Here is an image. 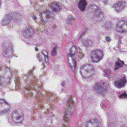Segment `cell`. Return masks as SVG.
<instances>
[{"mask_svg": "<svg viewBox=\"0 0 127 127\" xmlns=\"http://www.w3.org/2000/svg\"><path fill=\"white\" fill-rule=\"evenodd\" d=\"M127 83V80L125 77L121 78L114 82V84L117 88H121L123 87Z\"/></svg>", "mask_w": 127, "mask_h": 127, "instance_id": "30bf717a", "label": "cell"}, {"mask_svg": "<svg viewBox=\"0 0 127 127\" xmlns=\"http://www.w3.org/2000/svg\"><path fill=\"white\" fill-rule=\"evenodd\" d=\"M124 64V62L123 61H121V60H118L117 62L116 63V65H115V70L119 69L120 67L123 66Z\"/></svg>", "mask_w": 127, "mask_h": 127, "instance_id": "d6986e66", "label": "cell"}, {"mask_svg": "<svg viewBox=\"0 0 127 127\" xmlns=\"http://www.w3.org/2000/svg\"><path fill=\"white\" fill-rule=\"evenodd\" d=\"M126 6V3L124 2H119L117 3L114 5V8L117 11H120L122 10Z\"/></svg>", "mask_w": 127, "mask_h": 127, "instance_id": "8fae6325", "label": "cell"}, {"mask_svg": "<svg viewBox=\"0 0 127 127\" xmlns=\"http://www.w3.org/2000/svg\"><path fill=\"white\" fill-rule=\"evenodd\" d=\"M94 69L92 65L89 64L83 65L80 69V73L84 78L88 79L94 74Z\"/></svg>", "mask_w": 127, "mask_h": 127, "instance_id": "7a4b0ae2", "label": "cell"}, {"mask_svg": "<svg viewBox=\"0 0 127 127\" xmlns=\"http://www.w3.org/2000/svg\"><path fill=\"white\" fill-rule=\"evenodd\" d=\"M68 60H69V64L71 67L72 68H75V63L74 60L69 56L68 57Z\"/></svg>", "mask_w": 127, "mask_h": 127, "instance_id": "44dd1931", "label": "cell"}, {"mask_svg": "<svg viewBox=\"0 0 127 127\" xmlns=\"http://www.w3.org/2000/svg\"><path fill=\"white\" fill-rule=\"evenodd\" d=\"M77 49L75 46H73L70 50L69 53L71 56H74L76 52H77Z\"/></svg>", "mask_w": 127, "mask_h": 127, "instance_id": "ffe728a7", "label": "cell"}, {"mask_svg": "<svg viewBox=\"0 0 127 127\" xmlns=\"http://www.w3.org/2000/svg\"><path fill=\"white\" fill-rule=\"evenodd\" d=\"M85 127H100V123L96 119H91L86 123Z\"/></svg>", "mask_w": 127, "mask_h": 127, "instance_id": "9c48e42d", "label": "cell"}, {"mask_svg": "<svg viewBox=\"0 0 127 127\" xmlns=\"http://www.w3.org/2000/svg\"><path fill=\"white\" fill-rule=\"evenodd\" d=\"M11 77V71L8 68H6L1 73L0 78V84L1 86L7 85L10 81Z\"/></svg>", "mask_w": 127, "mask_h": 127, "instance_id": "3957f363", "label": "cell"}, {"mask_svg": "<svg viewBox=\"0 0 127 127\" xmlns=\"http://www.w3.org/2000/svg\"><path fill=\"white\" fill-rule=\"evenodd\" d=\"M12 119L14 122L20 123L23 122L24 119L23 112L20 109L15 110L12 113Z\"/></svg>", "mask_w": 127, "mask_h": 127, "instance_id": "277c9868", "label": "cell"}, {"mask_svg": "<svg viewBox=\"0 0 127 127\" xmlns=\"http://www.w3.org/2000/svg\"><path fill=\"white\" fill-rule=\"evenodd\" d=\"M4 56L6 57H10L13 55L12 49L10 47H8L4 51Z\"/></svg>", "mask_w": 127, "mask_h": 127, "instance_id": "2e32d148", "label": "cell"}, {"mask_svg": "<svg viewBox=\"0 0 127 127\" xmlns=\"http://www.w3.org/2000/svg\"><path fill=\"white\" fill-rule=\"evenodd\" d=\"M95 91L99 94H104L106 92V86L102 83H97L94 87Z\"/></svg>", "mask_w": 127, "mask_h": 127, "instance_id": "ba28073f", "label": "cell"}, {"mask_svg": "<svg viewBox=\"0 0 127 127\" xmlns=\"http://www.w3.org/2000/svg\"><path fill=\"white\" fill-rule=\"evenodd\" d=\"M11 19V17L10 15H6L2 21V24L4 26H6L10 23Z\"/></svg>", "mask_w": 127, "mask_h": 127, "instance_id": "e0dca14e", "label": "cell"}, {"mask_svg": "<svg viewBox=\"0 0 127 127\" xmlns=\"http://www.w3.org/2000/svg\"><path fill=\"white\" fill-rule=\"evenodd\" d=\"M82 43L86 47H90L93 44V42L91 40L88 39H85L82 41Z\"/></svg>", "mask_w": 127, "mask_h": 127, "instance_id": "ac0fdd59", "label": "cell"}, {"mask_svg": "<svg viewBox=\"0 0 127 127\" xmlns=\"http://www.w3.org/2000/svg\"><path fill=\"white\" fill-rule=\"evenodd\" d=\"M89 14L93 19L95 21H101L104 17V13L102 10L97 6L90 5L88 9Z\"/></svg>", "mask_w": 127, "mask_h": 127, "instance_id": "6da1fadb", "label": "cell"}, {"mask_svg": "<svg viewBox=\"0 0 127 127\" xmlns=\"http://www.w3.org/2000/svg\"><path fill=\"white\" fill-rule=\"evenodd\" d=\"M117 30L120 32H125L127 31V22L124 21L119 22L116 27Z\"/></svg>", "mask_w": 127, "mask_h": 127, "instance_id": "52a82bcc", "label": "cell"}, {"mask_svg": "<svg viewBox=\"0 0 127 127\" xmlns=\"http://www.w3.org/2000/svg\"><path fill=\"white\" fill-rule=\"evenodd\" d=\"M34 33V31L32 29L30 28H28L24 30L23 34L25 37H30L33 35Z\"/></svg>", "mask_w": 127, "mask_h": 127, "instance_id": "5bb4252c", "label": "cell"}, {"mask_svg": "<svg viewBox=\"0 0 127 127\" xmlns=\"http://www.w3.org/2000/svg\"><path fill=\"white\" fill-rule=\"evenodd\" d=\"M87 5V1L84 0H82L79 1L78 4L79 8L82 11H84L86 9Z\"/></svg>", "mask_w": 127, "mask_h": 127, "instance_id": "9a60e30c", "label": "cell"}, {"mask_svg": "<svg viewBox=\"0 0 127 127\" xmlns=\"http://www.w3.org/2000/svg\"><path fill=\"white\" fill-rule=\"evenodd\" d=\"M53 15L50 12H43L41 14L42 19L44 21H47L51 20L52 18Z\"/></svg>", "mask_w": 127, "mask_h": 127, "instance_id": "7c38bea8", "label": "cell"}, {"mask_svg": "<svg viewBox=\"0 0 127 127\" xmlns=\"http://www.w3.org/2000/svg\"><path fill=\"white\" fill-rule=\"evenodd\" d=\"M50 8L53 11H58L61 10V5L58 2H53L50 4Z\"/></svg>", "mask_w": 127, "mask_h": 127, "instance_id": "4fadbf2b", "label": "cell"}, {"mask_svg": "<svg viewBox=\"0 0 127 127\" xmlns=\"http://www.w3.org/2000/svg\"><path fill=\"white\" fill-rule=\"evenodd\" d=\"M56 47H55L54 48H53V50L52 52V55L53 56H55L56 54V52H57V50H56Z\"/></svg>", "mask_w": 127, "mask_h": 127, "instance_id": "603a6c76", "label": "cell"}, {"mask_svg": "<svg viewBox=\"0 0 127 127\" xmlns=\"http://www.w3.org/2000/svg\"><path fill=\"white\" fill-rule=\"evenodd\" d=\"M104 56L102 51L100 50H93L91 53V58L94 62L97 63L102 60Z\"/></svg>", "mask_w": 127, "mask_h": 127, "instance_id": "5b68a950", "label": "cell"}, {"mask_svg": "<svg viewBox=\"0 0 127 127\" xmlns=\"http://www.w3.org/2000/svg\"><path fill=\"white\" fill-rule=\"evenodd\" d=\"M10 109V106L9 104L4 99H1L0 103V112L1 114L5 113Z\"/></svg>", "mask_w": 127, "mask_h": 127, "instance_id": "8992f818", "label": "cell"}, {"mask_svg": "<svg viewBox=\"0 0 127 127\" xmlns=\"http://www.w3.org/2000/svg\"><path fill=\"white\" fill-rule=\"evenodd\" d=\"M105 40L107 41L108 42H109V41H111V38H110V37H107L105 38Z\"/></svg>", "mask_w": 127, "mask_h": 127, "instance_id": "cb8c5ba5", "label": "cell"}, {"mask_svg": "<svg viewBox=\"0 0 127 127\" xmlns=\"http://www.w3.org/2000/svg\"><path fill=\"white\" fill-rule=\"evenodd\" d=\"M120 98H127V94H126V93H124L122 94H121L120 96Z\"/></svg>", "mask_w": 127, "mask_h": 127, "instance_id": "7402d4cb", "label": "cell"}]
</instances>
